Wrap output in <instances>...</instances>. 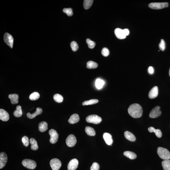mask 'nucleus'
<instances>
[{"mask_svg":"<svg viewBox=\"0 0 170 170\" xmlns=\"http://www.w3.org/2000/svg\"><path fill=\"white\" fill-rule=\"evenodd\" d=\"M128 112L130 115L132 117L138 118L142 116L143 110L139 104L134 103L130 106L128 109Z\"/></svg>","mask_w":170,"mask_h":170,"instance_id":"f257e3e1","label":"nucleus"},{"mask_svg":"<svg viewBox=\"0 0 170 170\" xmlns=\"http://www.w3.org/2000/svg\"><path fill=\"white\" fill-rule=\"evenodd\" d=\"M157 153L161 159L164 160H169L170 159V153L167 149L159 147L157 149Z\"/></svg>","mask_w":170,"mask_h":170,"instance_id":"f03ea898","label":"nucleus"},{"mask_svg":"<svg viewBox=\"0 0 170 170\" xmlns=\"http://www.w3.org/2000/svg\"><path fill=\"white\" fill-rule=\"evenodd\" d=\"M22 164L25 167L31 169H35L37 166L36 162L35 161L28 159L22 161Z\"/></svg>","mask_w":170,"mask_h":170,"instance_id":"7ed1b4c3","label":"nucleus"},{"mask_svg":"<svg viewBox=\"0 0 170 170\" xmlns=\"http://www.w3.org/2000/svg\"><path fill=\"white\" fill-rule=\"evenodd\" d=\"M168 3H152L149 4L148 6L150 8L154 10L161 9L168 7Z\"/></svg>","mask_w":170,"mask_h":170,"instance_id":"20e7f679","label":"nucleus"},{"mask_svg":"<svg viewBox=\"0 0 170 170\" xmlns=\"http://www.w3.org/2000/svg\"><path fill=\"white\" fill-rule=\"evenodd\" d=\"M86 120L88 123L98 124L102 121V119L96 115H91L88 116L86 118Z\"/></svg>","mask_w":170,"mask_h":170,"instance_id":"39448f33","label":"nucleus"},{"mask_svg":"<svg viewBox=\"0 0 170 170\" xmlns=\"http://www.w3.org/2000/svg\"><path fill=\"white\" fill-rule=\"evenodd\" d=\"M50 165L53 170H59L62 166V162L59 159L55 158L50 160Z\"/></svg>","mask_w":170,"mask_h":170,"instance_id":"423d86ee","label":"nucleus"},{"mask_svg":"<svg viewBox=\"0 0 170 170\" xmlns=\"http://www.w3.org/2000/svg\"><path fill=\"white\" fill-rule=\"evenodd\" d=\"M49 134L50 137V142L52 144H55L58 141L59 135L56 131L54 129H51L49 131Z\"/></svg>","mask_w":170,"mask_h":170,"instance_id":"0eeeda50","label":"nucleus"},{"mask_svg":"<svg viewBox=\"0 0 170 170\" xmlns=\"http://www.w3.org/2000/svg\"><path fill=\"white\" fill-rule=\"evenodd\" d=\"M77 143V139L74 135L71 134L68 136L66 140V143L69 147H72L75 146Z\"/></svg>","mask_w":170,"mask_h":170,"instance_id":"6e6552de","label":"nucleus"},{"mask_svg":"<svg viewBox=\"0 0 170 170\" xmlns=\"http://www.w3.org/2000/svg\"><path fill=\"white\" fill-rule=\"evenodd\" d=\"M160 107L159 106L154 107L151 111L149 114V117L151 118L159 117L161 114V112L160 110Z\"/></svg>","mask_w":170,"mask_h":170,"instance_id":"1a4fd4ad","label":"nucleus"},{"mask_svg":"<svg viewBox=\"0 0 170 170\" xmlns=\"http://www.w3.org/2000/svg\"><path fill=\"white\" fill-rule=\"evenodd\" d=\"M4 42L10 48H12L13 47L14 39L12 36L8 33H6L4 35Z\"/></svg>","mask_w":170,"mask_h":170,"instance_id":"9d476101","label":"nucleus"},{"mask_svg":"<svg viewBox=\"0 0 170 170\" xmlns=\"http://www.w3.org/2000/svg\"><path fill=\"white\" fill-rule=\"evenodd\" d=\"M8 157L7 155L4 152H1L0 153V169L5 166L7 161Z\"/></svg>","mask_w":170,"mask_h":170,"instance_id":"9b49d317","label":"nucleus"},{"mask_svg":"<svg viewBox=\"0 0 170 170\" xmlns=\"http://www.w3.org/2000/svg\"><path fill=\"white\" fill-rule=\"evenodd\" d=\"M79 162L76 159L71 160L68 164V170H75L78 167Z\"/></svg>","mask_w":170,"mask_h":170,"instance_id":"f8f14e48","label":"nucleus"},{"mask_svg":"<svg viewBox=\"0 0 170 170\" xmlns=\"http://www.w3.org/2000/svg\"><path fill=\"white\" fill-rule=\"evenodd\" d=\"M159 93V89L157 86H155L150 90L148 94L149 97L150 99H154L157 97Z\"/></svg>","mask_w":170,"mask_h":170,"instance_id":"ddd939ff","label":"nucleus"},{"mask_svg":"<svg viewBox=\"0 0 170 170\" xmlns=\"http://www.w3.org/2000/svg\"><path fill=\"white\" fill-rule=\"evenodd\" d=\"M9 115L5 110L1 109H0V119L3 121H7L9 119Z\"/></svg>","mask_w":170,"mask_h":170,"instance_id":"4468645a","label":"nucleus"},{"mask_svg":"<svg viewBox=\"0 0 170 170\" xmlns=\"http://www.w3.org/2000/svg\"><path fill=\"white\" fill-rule=\"evenodd\" d=\"M116 37L120 39H123L126 38V36L124 33L123 30L120 28H117L114 31Z\"/></svg>","mask_w":170,"mask_h":170,"instance_id":"2eb2a0df","label":"nucleus"},{"mask_svg":"<svg viewBox=\"0 0 170 170\" xmlns=\"http://www.w3.org/2000/svg\"><path fill=\"white\" fill-rule=\"evenodd\" d=\"M42 112V109L40 107H38L36 108V111L33 114H31L30 113H27V117L29 119H33L36 117L37 116L41 114Z\"/></svg>","mask_w":170,"mask_h":170,"instance_id":"dca6fc26","label":"nucleus"},{"mask_svg":"<svg viewBox=\"0 0 170 170\" xmlns=\"http://www.w3.org/2000/svg\"><path fill=\"white\" fill-rule=\"evenodd\" d=\"M103 138L105 142L108 145H112L113 143V140L111 134L107 133L103 134Z\"/></svg>","mask_w":170,"mask_h":170,"instance_id":"f3484780","label":"nucleus"},{"mask_svg":"<svg viewBox=\"0 0 170 170\" xmlns=\"http://www.w3.org/2000/svg\"><path fill=\"white\" fill-rule=\"evenodd\" d=\"M8 97L10 99L12 104H15L18 103L19 99L18 95L15 94H11L9 95Z\"/></svg>","mask_w":170,"mask_h":170,"instance_id":"a211bd4d","label":"nucleus"},{"mask_svg":"<svg viewBox=\"0 0 170 170\" xmlns=\"http://www.w3.org/2000/svg\"><path fill=\"white\" fill-rule=\"evenodd\" d=\"M80 120V118L78 114H74L71 115L68 120V122L70 123L73 124L76 123Z\"/></svg>","mask_w":170,"mask_h":170,"instance_id":"6ab92c4d","label":"nucleus"},{"mask_svg":"<svg viewBox=\"0 0 170 170\" xmlns=\"http://www.w3.org/2000/svg\"><path fill=\"white\" fill-rule=\"evenodd\" d=\"M48 125L46 122L43 121L41 122L38 125L39 130L42 132H44L47 131L48 129Z\"/></svg>","mask_w":170,"mask_h":170,"instance_id":"aec40b11","label":"nucleus"},{"mask_svg":"<svg viewBox=\"0 0 170 170\" xmlns=\"http://www.w3.org/2000/svg\"><path fill=\"white\" fill-rule=\"evenodd\" d=\"M124 135L126 139L129 141H135L136 138L135 136L132 133L130 132L129 131L125 132L124 133Z\"/></svg>","mask_w":170,"mask_h":170,"instance_id":"412c9836","label":"nucleus"},{"mask_svg":"<svg viewBox=\"0 0 170 170\" xmlns=\"http://www.w3.org/2000/svg\"><path fill=\"white\" fill-rule=\"evenodd\" d=\"M148 130L151 133L154 132L156 136L158 138H161L162 133L160 129H155L154 128L151 127L148 128Z\"/></svg>","mask_w":170,"mask_h":170,"instance_id":"4be33fe9","label":"nucleus"},{"mask_svg":"<svg viewBox=\"0 0 170 170\" xmlns=\"http://www.w3.org/2000/svg\"><path fill=\"white\" fill-rule=\"evenodd\" d=\"M30 143L31 144V149L36 151L38 149V147L36 140L34 138H31L30 140Z\"/></svg>","mask_w":170,"mask_h":170,"instance_id":"5701e85b","label":"nucleus"},{"mask_svg":"<svg viewBox=\"0 0 170 170\" xmlns=\"http://www.w3.org/2000/svg\"><path fill=\"white\" fill-rule=\"evenodd\" d=\"M123 154L125 156L131 159H134L136 158V155L133 152L126 151L124 152Z\"/></svg>","mask_w":170,"mask_h":170,"instance_id":"b1692460","label":"nucleus"},{"mask_svg":"<svg viewBox=\"0 0 170 170\" xmlns=\"http://www.w3.org/2000/svg\"><path fill=\"white\" fill-rule=\"evenodd\" d=\"M15 117H21L22 114V107L20 106H18L16 107V110L13 113Z\"/></svg>","mask_w":170,"mask_h":170,"instance_id":"393cba45","label":"nucleus"},{"mask_svg":"<svg viewBox=\"0 0 170 170\" xmlns=\"http://www.w3.org/2000/svg\"><path fill=\"white\" fill-rule=\"evenodd\" d=\"M85 131L86 134L89 136H95V132L93 128L89 126L86 127L85 128Z\"/></svg>","mask_w":170,"mask_h":170,"instance_id":"a878e982","label":"nucleus"},{"mask_svg":"<svg viewBox=\"0 0 170 170\" xmlns=\"http://www.w3.org/2000/svg\"><path fill=\"white\" fill-rule=\"evenodd\" d=\"M162 167L164 170H170V160H164L162 162Z\"/></svg>","mask_w":170,"mask_h":170,"instance_id":"bb28decb","label":"nucleus"},{"mask_svg":"<svg viewBox=\"0 0 170 170\" xmlns=\"http://www.w3.org/2000/svg\"><path fill=\"white\" fill-rule=\"evenodd\" d=\"M93 2V0H85L83 2V7L85 9H88L91 7Z\"/></svg>","mask_w":170,"mask_h":170,"instance_id":"cd10ccee","label":"nucleus"},{"mask_svg":"<svg viewBox=\"0 0 170 170\" xmlns=\"http://www.w3.org/2000/svg\"><path fill=\"white\" fill-rule=\"evenodd\" d=\"M104 84H105V82L103 80L100 79H97L95 81V86L98 89L102 88Z\"/></svg>","mask_w":170,"mask_h":170,"instance_id":"c85d7f7f","label":"nucleus"},{"mask_svg":"<svg viewBox=\"0 0 170 170\" xmlns=\"http://www.w3.org/2000/svg\"><path fill=\"white\" fill-rule=\"evenodd\" d=\"M97 63L92 61H89L87 63V67L89 69H95L98 67Z\"/></svg>","mask_w":170,"mask_h":170,"instance_id":"c756f323","label":"nucleus"},{"mask_svg":"<svg viewBox=\"0 0 170 170\" xmlns=\"http://www.w3.org/2000/svg\"><path fill=\"white\" fill-rule=\"evenodd\" d=\"M40 95L38 92H33L30 95L29 99L32 101H35L38 100L40 98Z\"/></svg>","mask_w":170,"mask_h":170,"instance_id":"7c9ffc66","label":"nucleus"},{"mask_svg":"<svg viewBox=\"0 0 170 170\" xmlns=\"http://www.w3.org/2000/svg\"><path fill=\"white\" fill-rule=\"evenodd\" d=\"M98 100L97 99H91L84 101L83 103V106L93 105V104L97 103Z\"/></svg>","mask_w":170,"mask_h":170,"instance_id":"2f4dec72","label":"nucleus"},{"mask_svg":"<svg viewBox=\"0 0 170 170\" xmlns=\"http://www.w3.org/2000/svg\"><path fill=\"white\" fill-rule=\"evenodd\" d=\"M54 99L58 103H61L63 101V98L62 95L59 94H56L53 96Z\"/></svg>","mask_w":170,"mask_h":170,"instance_id":"473e14b6","label":"nucleus"},{"mask_svg":"<svg viewBox=\"0 0 170 170\" xmlns=\"http://www.w3.org/2000/svg\"><path fill=\"white\" fill-rule=\"evenodd\" d=\"M22 141L23 145L25 147H27L29 145L30 141L28 137L26 136H24L22 138Z\"/></svg>","mask_w":170,"mask_h":170,"instance_id":"72a5a7b5","label":"nucleus"},{"mask_svg":"<svg viewBox=\"0 0 170 170\" xmlns=\"http://www.w3.org/2000/svg\"><path fill=\"white\" fill-rule=\"evenodd\" d=\"M89 48L92 49L94 48L95 45V43L94 42L91 41L89 38L87 39L86 41Z\"/></svg>","mask_w":170,"mask_h":170,"instance_id":"f704fd0d","label":"nucleus"},{"mask_svg":"<svg viewBox=\"0 0 170 170\" xmlns=\"http://www.w3.org/2000/svg\"><path fill=\"white\" fill-rule=\"evenodd\" d=\"M71 47L73 51H77L79 49V46L77 43L75 41H73L71 43Z\"/></svg>","mask_w":170,"mask_h":170,"instance_id":"c9c22d12","label":"nucleus"},{"mask_svg":"<svg viewBox=\"0 0 170 170\" xmlns=\"http://www.w3.org/2000/svg\"><path fill=\"white\" fill-rule=\"evenodd\" d=\"M63 11V12L66 13L68 16H71L73 15V10L71 8L64 9Z\"/></svg>","mask_w":170,"mask_h":170,"instance_id":"e433bc0d","label":"nucleus"},{"mask_svg":"<svg viewBox=\"0 0 170 170\" xmlns=\"http://www.w3.org/2000/svg\"><path fill=\"white\" fill-rule=\"evenodd\" d=\"M159 47L161 50L164 51L165 49V41L163 40H161V42L159 44Z\"/></svg>","mask_w":170,"mask_h":170,"instance_id":"4c0bfd02","label":"nucleus"},{"mask_svg":"<svg viewBox=\"0 0 170 170\" xmlns=\"http://www.w3.org/2000/svg\"><path fill=\"white\" fill-rule=\"evenodd\" d=\"M101 54L104 56H107L109 54V50L107 48H104L101 50Z\"/></svg>","mask_w":170,"mask_h":170,"instance_id":"58836bf2","label":"nucleus"},{"mask_svg":"<svg viewBox=\"0 0 170 170\" xmlns=\"http://www.w3.org/2000/svg\"><path fill=\"white\" fill-rule=\"evenodd\" d=\"M100 166L99 164L96 162H94L90 167V170H99Z\"/></svg>","mask_w":170,"mask_h":170,"instance_id":"ea45409f","label":"nucleus"},{"mask_svg":"<svg viewBox=\"0 0 170 170\" xmlns=\"http://www.w3.org/2000/svg\"><path fill=\"white\" fill-rule=\"evenodd\" d=\"M148 71L150 74H153L154 71V69H153V67H149L148 68Z\"/></svg>","mask_w":170,"mask_h":170,"instance_id":"a19ab883","label":"nucleus"},{"mask_svg":"<svg viewBox=\"0 0 170 170\" xmlns=\"http://www.w3.org/2000/svg\"><path fill=\"white\" fill-rule=\"evenodd\" d=\"M123 31L125 35L126 36L129 35V29H123Z\"/></svg>","mask_w":170,"mask_h":170,"instance_id":"79ce46f5","label":"nucleus"},{"mask_svg":"<svg viewBox=\"0 0 170 170\" xmlns=\"http://www.w3.org/2000/svg\"><path fill=\"white\" fill-rule=\"evenodd\" d=\"M169 75L170 77V68L169 71Z\"/></svg>","mask_w":170,"mask_h":170,"instance_id":"37998d69","label":"nucleus"}]
</instances>
